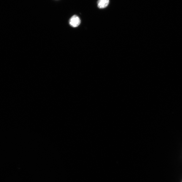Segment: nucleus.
Here are the masks:
<instances>
[{
	"instance_id": "2",
	"label": "nucleus",
	"mask_w": 182,
	"mask_h": 182,
	"mask_svg": "<svg viewBox=\"0 0 182 182\" xmlns=\"http://www.w3.org/2000/svg\"><path fill=\"white\" fill-rule=\"evenodd\" d=\"M109 3V0H98L97 7L100 9H103L108 7Z\"/></svg>"
},
{
	"instance_id": "1",
	"label": "nucleus",
	"mask_w": 182,
	"mask_h": 182,
	"mask_svg": "<svg viewBox=\"0 0 182 182\" xmlns=\"http://www.w3.org/2000/svg\"><path fill=\"white\" fill-rule=\"evenodd\" d=\"M80 18L76 15L73 16L69 20L70 25L73 28H76L80 25Z\"/></svg>"
}]
</instances>
